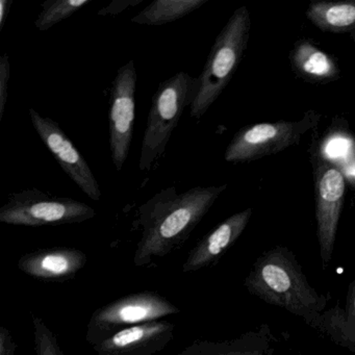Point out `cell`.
<instances>
[{"mask_svg": "<svg viewBox=\"0 0 355 355\" xmlns=\"http://www.w3.org/2000/svg\"><path fill=\"white\" fill-rule=\"evenodd\" d=\"M142 1L143 0H114L107 8L101 10L97 14L99 16H116L125 11L128 8L139 5Z\"/></svg>", "mask_w": 355, "mask_h": 355, "instance_id": "603a6c76", "label": "cell"}, {"mask_svg": "<svg viewBox=\"0 0 355 355\" xmlns=\"http://www.w3.org/2000/svg\"><path fill=\"white\" fill-rule=\"evenodd\" d=\"M305 14L322 32L355 38V0H315L309 3Z\"/></svg>", "mask_w": 355, "mask_h": 355, "instance_id": "9a60e30c", "label": "cell"}, {"mask_svg": "<svg viewBox=\"0 0 355 355\" xmlns=\"http://www.w3.org/2000/svg\"><path fill=\"white\" fill-rule=\"evenodd\" d=\"M17 344L8 328L0 327V355H15Z\"/></svg>", "mask_w": 355, "mask_h": 355, "instance_id": "cb8c5ba5", "label": "cell"}, {"mask_svg": "<svg viewBox=\"0 0 355 355\" xmlns=\"http://www.w3.org/2000/svg\"><path fill=\"white\" fill-rule=\"evenodd\" d=\"M87 261L86 253L80 249L55 247L22 255L18 261V268L37 279L58 282L73 277Z\"/></svg>", "mask_w": 355, "mask_h": 355, "instance_id": "7c38bea8", "label": "cell"}, {"mask_svg": "<svg viewBox=\"0 0 355 355\" xmlns=\"http://www.w3.org/2000/svg\"><path fill=\"white\" fill-rule=\"evenodd\" d=\"M290 63L297 78L309 84H329L340 78V68L336 58L307 39L295 42Z\"/></svg>", "mask_w": 355, "mask_h": 355, "instance_id": "5bb4252c", "label": "cell"}, {"mask_svg": "<svg viewBox=\"0 0 355 355\" xmlns=\"http://www.w3.org/2000/svg\"><path fill=\"white\" fill-rule=\"evenodd\" d=\"M90 3L91 0H46L34 26L40 32H46Z\"/></svg>", "mask_w": 355, "mask_h": 355, "instance_id": "e0dca14e", "label": "cell"}, {"mask_svg": "<svg viewBox=\"0 0 355 355\" xmlns=\"http://www.w3.org/2000/svg\"><path fill=\"white\" fill-rule=\"evenodd\" d=\"M252 209H244L230 216L225 221L214 228L189 253L184 263V273L198 271L214 265L240 238L248 225Z\"/></svg>", "mask_w": 355, "mask_h": 355, "instance_id": "4fadbf2b", "label": "cell"}, {"mask_svg": "<svg viewBox=\"0 0 355 355\" xmlns=\"http://www.w3.org/2000/svg\"><path fill=\"white\" fill-rule=\"evenodd\" d=\"M315 218L320 254L324 268L331 261L340 211L346 195V182L340 168L324 159L313 157Z\"/></svg>", "mask_w": 355, "mask_h": 355, "instance_id": "ba28073f", "label": "cell"}, {"mask_svg": "<svg viewBox=\"0 0 355 355\" xmlns=\"http://www.w3.org/2000/svg\"><path fill=\"white\" fill-rule=\"evenodd\" d=\"M251 338H241L226 343L198 340L187 347L180 355H263L250 343Z\"/></svg>", "mask_w": 355, "mask_h": 355, "instance_id": "d6986e66", "label": "cell"}, {"mask_svg": "<svg viewBox=\"0 0 355 355\" xmlns=\"http://www.w3.org/2000/svg\"><path fill=\"white\" fill-rule=\"evenodd\" d=\"M209 0H155L147 6L132 21L141 26H157L186 17Z\"/></svg>", "mask_w": 355, "mask_h": 355, "instance_id": "2e32d148", "label": "cell"}, {"mask_svg": "<svg viewBox=\"0 0 355 355\" xmlns=\"http://www.w3.org/2000/svg\"><path fill=\"white\" fill-rule=\"evenodd\" d=\"M35 350L37 355H64L57 336L38 315H32Z\"/></svg>", "mask_w": 355, "mask_h": 355, "instance_id": "ffe728a7", "label": "cell"}, {"mask_svg": "<svg viewBox=\"0 0 355 355\" xmlns=\"http://www.w3.org/2000/svg\"><path fill=\"white\" fill-rule=\"evenodd\" d=\"M95 216L96 211L87 203L36 189L15 193L0 207L1 223L30 227L82 223Z\"/></svg>", "mask_w": 355, "mask_h": 355, "instance_id": "5b68a950", "label": "cell"}, {"mask_svg": "<svg viewBox=\"0 0 355 355\" xmlns=\"http://www.w3.org/2000/svg\"><path fill=\"white\" fill-rule=\"evenodd\" d=\"M346 318L348 323L349 331L355 346V279L349 286L348 295H347Z\"/></svg>", "mask_w": 355, "mask_h": 355, "instance_id": "7402d4cb", "label": "cell"}, {"mask_svg": "<svg viewBox=\"0 0 355 355\" xmlns=\"http://www.w3.org/2000/svg\"><path fill=\"white\" fill-rule=\"evenodd\" d=\"M10 74H11L10 58L9 55L5 53L0 58V121L3 120L6 105L9 97Z\"/></svg>", "mask_w": 355, "mask_h": 355, "instance_id": "44dd1931", "label": "cell"}, {"mask_svg": "<svg viewBox=\"0 0 355 355\" xmlns=\"http://www.w3.org/2000/svg\"><path fill=\"white\" fill-rule=\"evenodd\" d=\"M226 189L227 184L195 187L178 194L175 187H170L141 205L142 236L134 265H150L184 244Z\"/></svg>", "mask_w": 355, "mask_h": 355, "instance_id": "6da1fadb", "label": "cell"}, {"mask_svg": "<svg viewBox=\"0 0 355 355\" xmlns=\"http://www.w3.org/2000/svg\"><path fill=\"white\" fill-rule=\"evenodd\" d=\"M13 0H0V31H3L6 20L9 16Z\"/></svg>", "mask_w": 355, "mask_h": 355, "instance_id": "d4e9b609", "label": "cell"}, {"mask_svg": "<svg viewBox=\"0 0 355 355\" xmlns=\"http://www.w3.org/2000/svg\"><path fill=\"white\" fill-rule=\"evenodd\" d=\"M30 117L43 144L51 151L65 173L89 198L94 201L101 200V186L90 166L59 124L51 118L40 115L34 109H30Z\"/></svg>", "mask_w": 355, "mask_h": 355, "instance_id": "30bf717a", "label": "cell"}, {"mask_svg": "<svg viewBox=\"0 0 355 355\" xmlns=\"http://www.w3.org/2000/svg\"><path fill=\"white\" fill-rule=\"evenodd\" d=\"M321 118L311 110L296 121L265 122L243 128L226 147L224 159L227 163H248L282 153L298 144Z\"/></svg>", "mask_w": 355, "mask_h": 355, "instance_id": "8992f818", "label": "cell"}, {"mask_svg": "<svg viewBox=\"0 0 355 355\" xmlns=\"http://www.w3.org/2000/svg\"><path fill=\"white\" fill-rule=\"evenodd\" d=\"M180 311L176 305L157 293L128 295L94 311L89 322L87 340L94 346L120 330L159 321Z\"/></svg>", "mask_w": 355, "mask_h": 355, "instance_id": "52a82bcc", "label": "cell"}, {"mask_svg": "<svg viewBox=\"0 0 355 355\" xmlns=\"http://www.w3.org/2000/svg\"><path fill=\"white\" fill-rule=\"evenodd\" d=\"M311 325L325 332L336 344L355 352L354 343L347 323L346 311L338 305L326 313H321Z\"/></svg>", "mask_w": 355, "mask_h": 355, "instance_id": "ac0fdd59", "label": "cell"}, {"mask_svg": "<svg viewBox=\"0 0 355 355\" xmlns=\"http://www.w3.org/2000/svg\"><path fill=\"white\" fill-rule=\"evenodd\" d=\"M175 326L153 321L120 330L93 346L96 355H155L173 340Z\"/></svg>", "mask_w": 355, "mask_h": 355, "instance_id": "8fae6325", "label": "cell"}, {"mask_svg": "<svg viewBox=\"0 0 355 355\" xmlns=\"http://www.w3.org/2000/svg\"><path fill=\"white\" fill-rule=\"evenodd\" d=\"M197 78L178 72L162 83L151 101L146 130L141 146L139 168L150 171L166 147L186 107L196 98Z\"/></svg>", "mask_w": 355, "mask_h": 355, "instance_id": "277c9868", "label": "cell"}, {"mask_svg": "<svg viewBox=\"0 0 355 355\" xmlns=\"http://www.w3.org/2000/svg\"><path fill=\"white\" fill-rule=\"evenodd\" d=\"M136 87V66L134 60H130L118 70L110 96V150L117 171H121L128 159L134 137Z\"/></svg>", "mask_w": 355, "mask_h": 355, "instance_id": "9c48e42d", "label": "cell"}, {"mask_svg": "<svg viewBox=\"0 0 355 355\" xmlns=\"http://www.w3.org/2000/svg\"><path fill=\"white\" fill-rule=\"evenodd\" d=\"M250 30L248 8L242 6L222 28L202 72L197 76L196 98L189 107L191 117L202 118L225 90L244 57Z\"/></svg>", "mask_w": 355, "mask_h": 355, "instance_id": "3957f363", "label": "cell"}, {"mask_svg": "<svg viewBox=\"0 0 355 355\" xmlns=\"http://www.w3.org/2000/svg\"><path fill=\"white\" fill-rule=\"evenodd\" d=\"M251 294L313 323L326 306V298L309 284L296 257L284 247L263 253L245 280Z\"/></svg>", "mask_w": 355, "mask_h": 355, "instance_id": "7a4b0ae2", "label": "cell"}]
</instances>
